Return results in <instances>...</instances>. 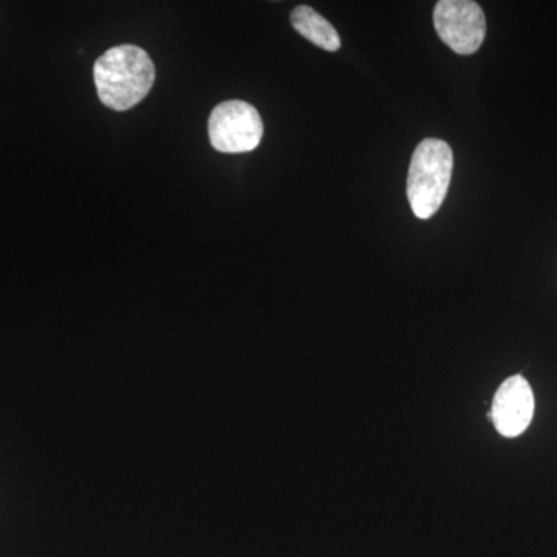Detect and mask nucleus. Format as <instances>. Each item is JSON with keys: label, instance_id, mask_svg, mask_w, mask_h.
I'll return each mask as SVG.
<instances>
[{"label": "nucleus", "instance_id": "1", "mask_svg": "<svg viewBox=\"0 0 557 557\" xmlns=\"http://www.w3.org/2000/svg\"><path fill=\"white\" fill-rule=\"evenodd\" d=\"M94 78L102 104L123 112L148 97L156 83V65L141 47L126 44L98 58Z\"/></svg>", "mask_w": 557, "mask_h": 557}, {"label": "nucleus", "instance_id": "4", "mask_svg": "<svg viewBox=\"0 0 557 557\" xmlns=\"http://www.w3.org/2000/svg\"><path fill=\"white\" fill-rule=\"evenodd\" d=\"M440 39L458 54L475 53L486 36L482 7L472 0H440L434 10Z\"/></svg>", "mask_w": 557, "mask_h": 557}, {"label": "nucleus", "instance_id": "5", "mask_svg": "<svg viewBox=\"0 0 557 557\" xmlns=\"http://www.w3.org/2000/svg\"><path fill=\"white\" fill-rule=\"evenodd\" d=\"M534 416V395L523 376L505 380L493 399V409L487 413L498 434L507 438L522 435Z\"/></svg>", "mask_w": 557, "mask_h": 557}, {"label": "nucleus", "instance_id": "3", "mask_svg": "<svg viewBox=\"0 0 557 557\" xmlns=\"http://www.w3.org/2000/svg\"><path fill=\"white\" fill-rule=\"evenodd\" d=\"M209 141L222 153L251 152L263 137V123L255 106L225 101L212 110L208 121Z\"/></svg>", "mask_w": 557, "mask_h": 557}, {"label": "nucleus", "instance_id": "6", "mask_svg": "<svg viewBox=\"0 0 557 557\" xmlns=\"http://www.w3.org/2000/svg\"><path fill=\"white\" fill-rule=\"evenodd\" d=\"M293 28L304 38L309 39L314 46L322 50L336 51L341 49V38L338 32L325 17H322L317 10L311 7L300 5L292 11Z\"/></svg>", "mask_w": 557, "mask_h": 557}, {"label": "nucleus", "instance_id": "2", "mask_svg": "<svg viewBox=\"0 0 557 557\" xmlns=\"http://www.w3.org/2000/svg\"><path fill=\"white\" fill-rule=\"evenodd\" d=\"M453 149L442 139H423L417 146L408 174V200L418 219L434 218L448 196L453 178Z\"/></svg>", "mask_w": 557, "mask_h": 557}]
</instances>
